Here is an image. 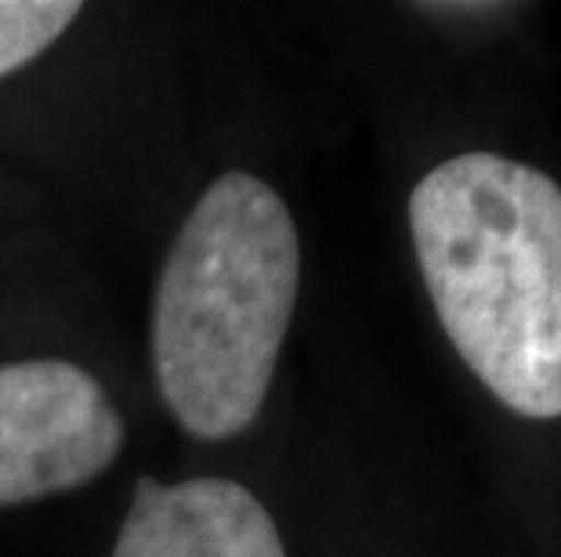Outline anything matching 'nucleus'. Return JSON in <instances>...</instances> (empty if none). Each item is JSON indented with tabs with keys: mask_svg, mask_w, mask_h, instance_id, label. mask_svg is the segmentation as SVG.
Segmentation results:
<instances>
[{
	"mask_svg": "<svg viewBox=\"0 0 561 557\" xmlns=\"http://www.w3.org/2000/svg\"><path fill=\"white\" fill-rule=\"evenodd\" d=\"M410 235L468 370L518 417H561V185L522 160L463 152L416 182Z\"/></svg>",
	"mask_w": 561,
	"mask_h": 557,
	"instance_id": "obj_1",
	"label": "nucleus"
},
{
	"mask_svg": "<svg viewBox=\"0 0 561 557\" xmlns=\"http://www.w3.org/2000/svg\"><path fill=\"white\" fill-rule=\"evenodd\" d=\"M301 290V240L272 185L229 171L196 199L163 260L152 362L167 409L221 442L257 420Z\"/></svg>",
	"mask_w": 561,
	"mask_h": 557,
	"instance_id": "obj_2",
	"label": "nucleus"
},
{
	"mask_svg": "<svg viewBox=\"0 0 561 557\" xmlns=\"http://www.w3.org/2000/svg\"><path fill=\"white\" fill-rule=\"evenodd\" d=\"M121 449V409L88 370L62 359L0 365V507L73 492Z\"/></svg>",
	"mask_w": 561,
	"mask_h": 557,
	"instance_id": "obj_3",
	"label": "nucleus"
},
{
	"mask_svg": "<svg viewBox=\"0 0 561 557\" xmlns=\"http://www.w3.org/2000/svg\"><path fill=\"white\" fill-rule=\"evenodd\" d=\"M113 557H286L265 503L240 481L141 478Z\"/></svg>",
	"mask_w": 561,
	"mask_h": 557,
	"instance_id": "obj_4",
	"label": "nucleus"
},
{
	"mask_svg": "<svg viewBox=\"0 0 561 557\" xmlns=\"http://www.w3.org/2000/svg\"><path fill=\"white\" fill-rule=\"evenodd\" d=\"M77 15V0H0V80L44 55Z\"/></svg>",
	"mask_w": 561,
	"mask_h": 557,
	"instance_id": "obj_5",
	"label": "nucleus"
}]
</instances>
